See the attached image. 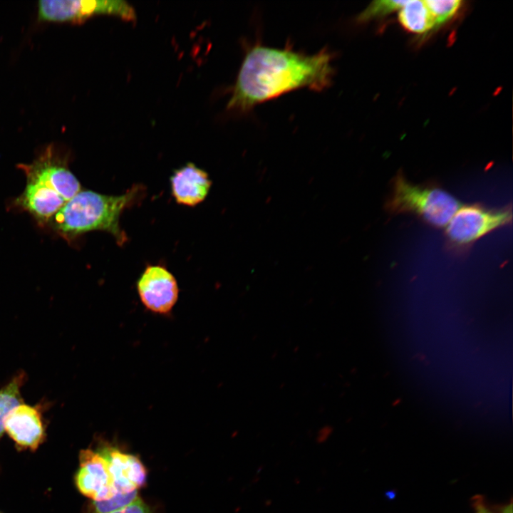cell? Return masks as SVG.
Returning <instances> with one entry per match:
<instances>
[{"mask_svg": "<svg viewBox=\"0 0 513 513\" xmlns=\"http://www.w3.org/2000/svg\"><path fill=\"white\" fill-rule=\"evenodd\" d=\"M332 56L323 49L306 55L290 48L256 45L247 51L227 108L247 111L291 90H321L331 83Z\"/></svg>", "mask_w": 513, "mask_h": 513, "instance_id": "1", "label": "cell"}, {"mask_svg": "<svg viewBox=\"0 0 513 513\" xmlns=\"http://www.w3.org/2000/svg\"><path fill=\"white\" fill-rule=\"evenodd\" d=\"M18 167L25 173L26 184L16 204L41 224L50 221L81 190L67 160L52 144L31 163L19 164Z\"/></svg>", "mask_w": 513, "mask_h": 513, "instance_id": "2", "label": "cell"}, {"mask_svg": "<svg viewBox=\"0 0 513 513\" xmlns=\"http://www.w3.org/2000/svg\"><path fill=\"white\" fill-rule=\"evenodd\" d=\"M143 190L142 185H134L120 195L81 190L53 216V228L68 238L90 231H105L122 246L128 237L120 226V218L126 208L136 202Z\"/></svg>", "mask_w": 513, "mask_h": 513, "instance_id": "3", "label": "cell"}, {"mask_svg": "<svg viewBox=\"0 0 513 513\" xmlns=\"http://www.w3.org/2000/svg\"><path fill=\"white\" fill-rule=\"evenodd\" d=\"M391 192L385 204L392 214L412 213L435 227H445L461 207L445 190L434 185H415L402 172L393 177Z\"/></svg>", "mask_w": 513, "mask_h": 513, "instance_id": "4", "label": "cell"}, {"mask_svg": "<svg viewBox=\"0 0 513 513\" xmlns=\"http://www.w3.org/2000/svg\"><path fill=\"white\" fill-rule=\"evenodd\" d=\"M511 207L489 209L480 204L460 207L445 226V235L451 244L466 247L493 230L512 222Z\"/></svg>", "mask_w": 513, "mask_h": 513, "instance_id": "5", "label": "cell"}, {"mask_svg": "<svg viewBox=\"0 0 513 513\" xmlns=\"http://www.w3.org/2000/svg\"><path fill=\"white\" fill-rule=\"evenodd\" d=\"M98 14H113L128 21L136 18L133 8L122 0H44L38 4V17L43 21L81 23Z\"/></svg>", "mask_w": 513, "mask_h": 513, "instance_id": "6", "label": "cell"}, {"mask_svg": "<svg viewBox=\"0 0 513 513\" xmlns=\"http://www.w3.org/2000/svg\"><path fill=\"white\" fill-rule=\"evenodd\" d=\"M142 304L158 314H169L176 304L179 287L174 275L160 264L147 265L137 281Z\"/></svg>", "mask_w": 513, "mask_h": 513, "instance_id": "7", "label": "cell"}, {"mask_svg": "<svg viewBox=\"0 0 513 513\" xmlns=\"http://www.w3.org/2000/svg\"><path fill=\"white\" fill-rule=\"evenodd\" d=\"M75 482L80 492L93 502L105 501L118 494L108 461L98 448L81 450Z\"/></svg>", "mask_w": 513, "mask_h": 513, "instance_id": "8", "label": "cell"}, {"mask_svg": "<svg viewBox=\"0 0 513 513\" xmlns=\"http://www.w3.org/2000/svg\"><path fill=\"white\" fill-rule=\"evenodd\" d=\"M97 448L108 461L118 494L132 492L143 487L147 470L138 457L110 443L102 442Z\"/></svg>", "mask_w": 513, "mask_h": 513, "instance_id": "9", "label": "cell"}, {"mask_svg": "<svg viewBox=\"0 0 513 513\" xmlns=\"http://www.w3.org/2000/svg\"><path fill=\"white\" fill-rule=\"evenodd\" d=\"M4 431L19 446L36 450L45 438L41 405L20 403L6 415Z\"/></svg>", "mask_w": 513, "mask_h": 513, "instance_id": "10", "label": "cell"}, {"mask_svg": "<svg viewBox=\"0 0 513 513\" xmlns=\"http://www.w3.org/2000/svg\"><path fill=\"white\" fill-rule=\"evenodd\" d=\"M170 180L172 195L176 202L189 207L203 202L212 185L208 174L191 162L175 170Z\"/></svg>", "mask_w": 513, "mask_h": 513, "instance_id": "11", "label": "cell"}, {"mask_svg": "<svg viewBox=\"0 0 513 513\" xmlns=\"http://www.w3.org/2000/svg\"><path fill=\"white\" fill-rule=\"evenodd\" d=\"M398 20L408 31L424 33L434 28L432 17L424 1H408L399 9Z\"/></svg>", "mask_w": 513, "mask_h": 513, "instance_id": "12", "label": "cell"}, {"mask_svg": "<svg viewBox=\"0 0 513 513\" xmlns=\"http://www.w3.org/2000/svg\"><path fill=\"white\" fill-rule=\"evenodd\" d=\"M26 378L24 372L16 374L0 389V438L4 432V420L9 412L22 403L21 388Z\"/></svg>", "mask_w": 513, "mask_h": 513, "instance_id": "13", "label": "cell"}, {"mask_svg": "<svg viewBox=\"0 0 513 513\" xmlns=\"http://www.w3.org/2000/svg\"><path fill=\"white\" fill-rule=\"evenodd\" d=\"M434 22L437 27L450 19L461 7L460 0H426L424 1Z\"/></svg>", "mask_w": 513, "mask_h": 513, "instance_id": "14", "label": "cell"}, {"mask_svg": "<svg viewBox=\"0 0 513 513\" xmlns=\"http://www.w3.org/2000/svg\"><path fill=\"white\" fill-rule=\"evenodd\" d=\"M138 497V490L126 494H117L105 501L93 502L88 513H110L129 505Z\"/></svg>", "mask_w": 513, "mask_h": 513, "instance_id": "15", "label": "cell"}, {"mask_svg": "<svg viewBox=\"0 0 513 513\" xmlns=\"http://www.w3.org/2000/svg\"><path fill=\"white\" fill-rule=\"evenodd\" d=\"M408 1L380 0L372 2L358 16V21H366L386 16L399 10Z\"/></svg>", "mask_w": 513, "mask_h": 513, "instance_id": "16", "label": "cell"}, {"mask_svg": "<svg viewBox=\"0 0 513 513\" xmlns=\"http://www.w3.org/2000/svg\"><path fill=\"white\" fill-rule=\"evenodd\" d=\"M110 513H154L153 510L139 497L129 505Z\"/></svg>", "mask_w": 513, "mask_h": 513, "instance_id": "17", "label": "cell"}, {"mask_svg": "<svg viewBox=\"0 0 513 513\" xmlns=\"http://www.w3.org/2000/svg\"><path fill=\"white\" fill-rule=\"evenodd\" d=\"M474 507L475 513H494L488 508L483 499L479 496L474 498Z\"/></svg>", "mask_w": 513, "mask_h": 513, "instance_id": "18", "label": "cell"}, {"mask_svg": "<svg viewBox=\"0 0 513 513\" xmlns=\"http://www.w3.org/2000/svg\"><path fill=\"white\" fill-rule=\"evenodd\" d=\"M502 513H512V502H510L509 504L506 505L502 508Z\"/></svg>", "mask_w": 513, "mask_h": 513, "instance_id": "19", "label": "cell"}]
</instances>
